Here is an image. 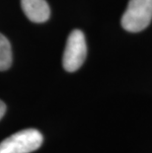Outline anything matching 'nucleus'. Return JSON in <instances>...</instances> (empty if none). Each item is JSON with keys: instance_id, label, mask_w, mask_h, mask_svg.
<instances>
[{"instance_id": "1", "label": "nucleus", "mask_w": 152, "mask_h": 153, "mask_svg": "<svg viewBox=\"0 0 152 153\" xmlns=\"http://www.w3.org/2000/svg\"><path fill=\"white\" fill-rule=\"evenodd\" d=\"M152 20V0H129L122 17V26L131 33L143 31Z\"/></svg>"}, {"instance_id": "2", "label": "nucleus", "mask_w": 152, "mask_h": 153, "mask_svg": "<svg viewBox=\"0 0 152 153\" xmlns=\"http://www.w3.org/2000/svg\"><path fill=\"white\" fill-rule=\"evenodd\" d=\"M43 140V135L37 129H24L0 142V153H31L41 147Z\"/></svg>"}, {"instance_id": "3", "label": "nucleus", "mask_w": 152, "mask_h": 153, "mask_svg": "<svg viewBox=\"0 0 152 153\" xmlns=\"http://www.w3.org/2000/svg\"><path fill=\"white\" fill-rule=\"evenodd\" d=\"M87 55L85 36L80 30H73L67 39L63 53L62 65L68 72L78 70L83 64Z\"/></svg>"}, {"instance_id": "4", "label": "nucleus", "mask_w": 152, "mask_h": 153, "mask_svg": "<svg viewBox=\"0 0 152 153\" xmlns=\"http://www.w3.org/2000/svg\"><path fill=\"white\" fill-rule=\"evenodd\" d=\"M22 9L29 20L35 23L46 22L50 10L46 0H21Z\"/></svg>"}, {"instance_id": "5", "label": "nucleus", "mask_w": 152, "mask_h": 153, "mask_svg": "<svg viewBox=\"0 0 152 153\" xmlns=\"http://www.w3.org/2000/svg\"><path fill=\"white\" fill-rule=\"evenodd\" d=\"M12 63V50L8 39L0 33V71L7 70Z\"/></svg>"}, {"instance_id": "6", "label": "nucleus", "mask_w": 152, "mask_h": 153, "mask_svg": "<svg viewBox=\"0 0 152 153\" xmlns=\"http://www.w3.org/2000/svg\"><path fill=\"white\" fill-rule=\"evenodd\" d=\"M5 112H6V105L3 101L0 100V120H1L3 118V116L5 115Z\"/></svg>"}]
</instances>
